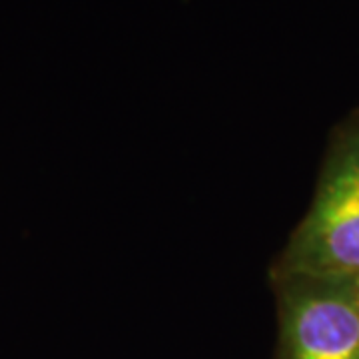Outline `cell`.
<instances>
[{
    "label": "cell",
    "instance_id": "1",
    "mask_svg": "<svg viewBox=\"0 0 359 359\" xmlns=\"http://www.w3.org/2000/svg\"><path fill=\"white\" fill-rule=\"evenodd\" d=\"M269 271L359 278V110L332 132L308 212Z\"/></svg>",
    "mask_w": 359,
    "mask_h": 359
},
{
    "label": "cell",
    "instance_id": "2",
    "mask_svg": "<svg viewBox=\"0 0 359 359\" xmlns=\"http://www.w3.org/2000/svg\"><path fill=\"white\" fill-rule=\"evenodd\" d=\"M276 359H359V278L269 271Z\"/></svg>",
    "mask_w": 359,
    "mask_h": 359
}]
</instances>
